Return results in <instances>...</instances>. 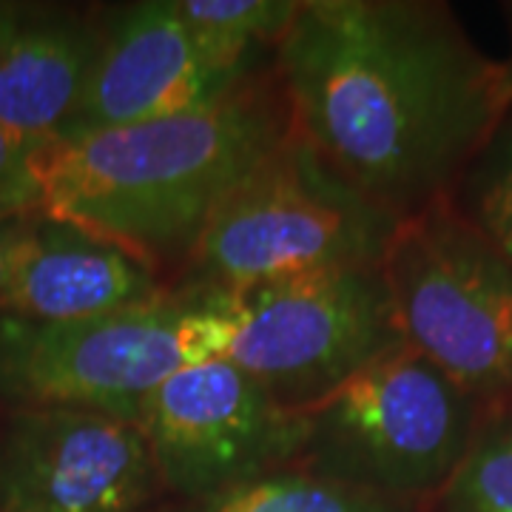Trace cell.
Wrapping results in <instances>:
<instances>
[{"mask_svg":"<svg viewBox=\"0 0 512 512\" xmlns=\"http://www.w3.org/2000/svg\"><path fill=\"white\" fill-rule=\"evenodd\" d=\"M35 211H0V313L9 311L20 245Z\"/></svg>","mask_w":512,"mask_h":512,"instance_id":"cell-18","label":"cell"},{"mask_svg":"<svg viewBox=\"0 0 512 512\" xmlns=\"http://www.w3.org/2000/svg\"><path fill=\"white\" fill-rule=\"evenodd\" d=\"M293 128L393 217L450 197L512 111L444 3L302 0L276 43Z\"/></svg>","mask_w":512,"mask_h":512,"instance_id":"cell-1","label":"cell"},{"mask_svg":"<svg viewBox=\"0 0 512 512\" xmlns=\"http://www.w3.org/2000/svg\"><path fill=\"white\" fill-rule=\"evenodd\" d=\"M177 512H410V507L288 467L225 493L185 501Z\"/></svg>","mask_w":512,"mask_h":512,"instance_id":"cell-13","label":"cell"},{"mask_svg":"<svg viewBox=\"0 0 512 512\" xmlns=\"http://www.w3.org/2000/svg\"><path fill=\"white\" fill-rule=\"evenodd\" d=\"M382 274L404 345L478 404L512 393V265L450 197L402 217Z\"/></svg>","mask_w":512,"mask_h":512,"instance_id":"cell-6","label":"cell"},{"mask_svg":"<svg viewBox=\"0 0 512 512\" xmlns=\"http://www.w3.org/2000/svg\"><path fill=\"white\" fill-rule=\"evenodd\" d=\"M501 407L507 410V416H510V421H512V393H510V399H507V402L501 404Z\"/></svg>","mask_w":512,"mask_h":512,"instance_id":"cell-20","label":"cell"},{"mask_svg":"<svg viewBox=\"0 0 512 512\" xmlns=\"http://www.w3.org/2000/svg\"><path fill=\"white\" fill-rule=\"evenodd\" d=\"M254 57L202 40L174 0L131 3L103 26L100 55L57 140L208 106L254 77Z\"/></svg>","mask_w":512,"mask_h":512,"instance_id":"cell-10","label":"cell"},{"mask_svg":"<svg viewBox=\"0 0 512 512\" xmlns=\"http://www.w3.org/2000/svg\"><path fill=\"white\" fill-rule=\"evenodd\" d=\"M168 288L114 242L37 208L20 245L9 311L37 322H74L126 311Z\"/></svg>","mask_w":512,"mask_h":512,"instance_id":"cell-12","label":"cell"},{"mask_svg":"<svg viewBox=\"0 0 512 512\" xmlns=\"http://www.w3.org/2000/svg\"><path fill=\"white\" fill-rule=\"evenodd\" d=\"M160 490L143 430L74 407L0 416V512H143Z\"/></svg>","mask_w":512,"mask_h":512,"instance_id":"cell-9","label":"cell"},{"mask_svg":"<svg viewBox=\"0 0 512 512\" xmlns=\"http://www.w3.org/2000/svg\"><path fill=\"white\" fill-rule=\"evenodd\" d=\"M396 225L399 217L291 128L220 202L183 285L237 293L339 265H379Z\"/></svg>","mask_w":512,"mask_h":512,"instance_id":"cell-4","label":"cell"},{"mask_svg":"<svg viewBox=\"0 0 512 512\" xmlns=\"http://www.w3.org/2000/svg\"><path fill=\"white\" fill-rule=\"evenodd\" d=\"M271 72L200 109L43 143L40 211L114 242L160 276L188 265L220 202L288 134Z\"/></svg>","mask_w":512,"mask_h":512,"instance_id":"cell-2","label":"cell"},{"mask_svg":"<svg viewBox=\"0 0 512 512\" xmlns=\"http://www.w3.org/2000/svg\"><path fill=\"white\" fill-rule=\"evenodd\" d=\"M481 407L404 345L302 410L296 470L410 507L456 473L484 424Z\"/></svg>","mask_w":512,"mask_h":512,"instance_id":"cell-5","label":"cell"},{"mask_svg":"<svg viewBox=\"0 0 512 512\" xmlns=\"http://www.w3.org/2000/svg\"><path fill=\"white\" fill-rule=\"evenodd\" d=\"M143 430L160 490L200 501L296 467L305 416L274 399L228 359L185 367L143 404Z\"/></svg>","mask_w":512,"mask_h":512,"instance_id":"cell-8","label":"cell"},{"mask_svg":"<svg viewBox=\"0 0 512 512\" xmlns=\"http://www.w3.org/2000/svg\"><path fill=\"white\" fill-rule=\"evenodd\" d=\"M302 0H174L177 15L202 40L256 55L259 46L279 43L299 12Z\"/></svg>","mask_w":512,"mask_h":512,"instance_id":"cell-15","label":"cell"},{"mask_svg":"<svg viewBox=\"0 0 512 512\" xmlns=\"http://www.w3.org/2000/svg\"><path fill=\"white\" fill-rule=\"evenodd\" d=\"M103 46V26L55 6L0 3V128L52 143Z\"/></svg>","mask_w":512,"mask_h":512,"instance_id":"cell-11","label":"cell"},{"mask_svg":"<svg viewBox=\"0 0 512 512\" xmlns=\"http://www.w3.org/2000/svg\"><path fill=\"white\" fill-rule=\"evenodd\" d=\"M461 211L512 265V111L461 177Z\"/></svg>","mask_w":512,"mask_h":512,"instance_id":"cell-16","label":"cell"},{"mask_svg":"<svg viewBox=\"0 0 512 512\" xmlns=\"http://www.w3.org/2000/svg\"><path fill=\"white\" fill-rule=\"evenodd\" d=\"M228 362L274 399L305 410L404 348L382 265H339L228 293Z\"/></svg>","mask_w":512,"mask_h":512,"instance_id":"cell-7","label":"cell"},{"mask_svg":"<svg viewBox=\"0 0 512 512\" xmlns=\"http://www.w3.org/2000/svg\"><path fill=\"white\" fill-rule=\"evenodd\" d=\"M512 9V6H510ZM512 15V12H510ZM501 66H504V83H507V94H510V100H512V52H510V57H507V60H504V63H501Z\"/></svg>","mask_w":512,"mask_h":512,"instance_id":"cell-19","label":"cell"},{"mask_svg":"<svg viewBox=\"0 0 512 512\" xmlns=\"http://www.w3.org/2000/svg\"><path fill=\"white\" fill-rule=\"evenodd\" d=\"M433 501V512H512V421L504 407L484 416L470 453Z\"/></svg>","mask_w":512,"mask_h":512,"instance_id":"cell-14","label":"cell"},{"mask_svg":"<svg viewBox=\"0 0 512 512\" xmlns=\"http://www.w3.org/2000/svg\"><path fill=\"white\" fill-rule=\"evenodd\" d=\"M43 143H29L0 128V211H37V151Z\"/></svg>","mask_w":512,"mask_h":512,"instance_id":"cell-17","label":"cell"},{"mask_svg":"<svg viewBox=\"0 0 512 512\" xmlns=\"http://www.w3.org/2000/svg\"><path fill=\"white\" fill-rule=\"evenodd\" d=\"M231 339L228 293L191 285L74 322L0 313V402L74 407L137 424L165 379L225 359Z\"/></svg>","mask_w":512,"mask_h":512,"instance_id":"cell-3","label":"cell"}]
</instances>
